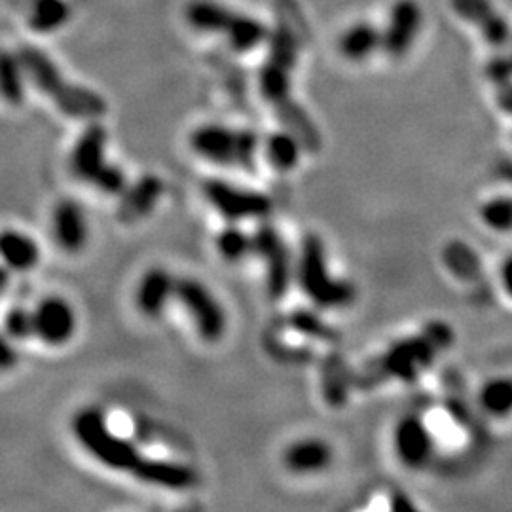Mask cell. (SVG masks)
Segmentation results:
<instances>
[{
    "mask_svg": "<svg viewBox=\"0 0 512 512\" xmlns=\"http://www.w3.org/2000/svg\"><path fill=\"white\" fill-rule=\"evenodd\" d=\"M73 433L82 448L99 463L112 471L129 473L148 486L184 492L198 484V473L190 465L139 454L133 442L118 437L110 429L107 418L97 408L80 410L74 416Z\"/></svg>",
    "mask_w": 512,
    "mask_h": 512,
    "instance_id": "obj_1",
    "label": "cell"
},
{
    "mask_svg": "<svg viewBox=\"0 0 512 512\" xmlns=\"http://www.w3.org/2000/svg\"><path fill=\"white\" fill-rule=\"evenodd\" d=\"M296 40L287 27H279L272 42L270 57L260 71V92L264 99L279 112L285 128L294 133L302 147L315 152L321 139L310 118L291 101V73L296 63Z\"/></svg>",
    "mask_w": 512,
    "mask_h": 512,
    "instance_id": "obj_2",
    "label": "cell"
},
{
    "mask_svg": "<svg viewBox=\"0 0 512 512\" xmlns=\"http://www.w3.org/2000/svg\"><path fill=\"white\" fill-rule=\"evenodd\" d=\"M19 63L23 73L37 86L38 92L50 97L63 114L76 120H95L107 112V103L99 93L67 82L54 61L38 48H21Z\"/></svg>",
    "mask_w": 512,
    "mask_h": 512,
    "instance_id": "obj_3",
    "label": "cell"
},
{
    "mask_svg": "<svg viewBox=\"0 0 512 512\" xmlns=\"http://www.w3.org/2000/svg\"><path fill=\"white\" fill-rule=\"evenodd\" d=\"M298 283L311 302L323 310H340L353 304L357 291L346 279H336L329 274L327 253L323 239L308 234L296 264Z\"/></svg>",
    "mask_w": 512,
    "mask_h": 512,
    "instance_id": "obj_4",
    "label": "cell"
},
{
    "mask_svg": "<svg viewBox=\"0 0 512 512\" xmlns=\"http://www.w3.org/2000/svg\"><path fill=\"white\" fill-rule=\"evenodd\" d=\"M190 147L207 162L222 167H236L243 171H255L260 141L255 131L249 129L205 124L192 131Z\"/></svg>",
    "mask_w": 512,
    "mask_h": 512,
    "instance_id": "obj_5",
    "label": "cell"
},
{
    "mask_svg": "<svg viewBox=\"0 0 512 512\" xmlns=\"http://www.w3.org/2000/svg\"><path fill=\"white\" fill-rule=\"evenodd\" d=\"M107 141V129L93 122L78 137L71 156V165L74 175L80 181L92 184L109 196H120L128 186V177L120 167L107 162Z\"/></svg>",
    "mask_w": 512,
    "mask_h": 512,
    "instance_id": "obj_6",
    "label": "cell"
},
{
    "mask_svg": "<svg viewBox=\"0 0 512 512\" xmlns=\"http://www.w3.org/2000/svg\"><path fill=\"white\" fill-rule=\"evenodd\" d=\"M175 298L188 311L198 336L209 344L219 342L228 327V319L219 298L207 289V285L192 277H181L177 279Z\"/></svg>",
    "mask_w": 512,
    "mask_h": 512,
    "instance_id": "obj_7",
    "label": "cell"
},
{
    "mask_svg": "<svg viewBox=\"0 0 512 512\" xmlns=\"http://www.w3.org/2000/svg\"><path fill=\"white\" fill-rule=\"evenodd\" d=\"M203 196L224 219L232 222L266 219L274 211V202L256 190H247L220 179H209L202 184Z\"/></svg>",
    "mask_w": 512,
    "mask_h": 512,
    "instance_id": "obj_8",
    "label": "cell"
},
{
    "mask_svg": "<svg viewBox=\"0 0 512 512\" xmlns=\"http://www.w3.org/2000/svg\"><path fill=\"white\" fill-rule=\"evenodd\" d=\"M253 255L266 264V287L270 296H285L293 281V256L274 226L262 224L253 234Z\"/></svg>",
    "mask_w": 512,
    "mask_h": 512,
    "instance_id": "obj_9",
    "label": "cell"
},
{
    "mask_svg": "<svg viewBox=\"0 0 512 512\" xmlns=\"http://www.w3.org/2000/svg\"><path fill=\"white\" fill-rule=\"evenodd\" d=\"M431 355V344L423 338H410L389 349L378 365L366 368L359 376V384L372 385L384 376L412 380L421 366L427 363Z\"/></svg>",
    "mask_w": 512,
    "mask_h": 512,
    "instance_id": "obj_10",
    "label": "cell"
},
{
    "mask_svg": "<svg viewBox=\"0 0 512 512\" xmlns=\"http://www.w3.org/2000/svg\"><path fill=\"white\" fill-rule=\"evenodd\" d=\"M393 448L408 469H423L435 456V439L420 416H404L395 425Z\"/></svg>",
    "mask_w": 512,
    "mask_h": 512,
    "instance_id": "obj_11",
    "label": "cell"
},
{
    "mask_svg": "<svg viewBox=\"0 0 512 512\" xmlns=\"http://www.w3.org/2000/svg\"><path fill=\"white\" fill-rule=\"evenodd\" d=\"M33 319L35 336L48 346H63L76 332L73 306L59 296H50L38 302L37 308L33 310Z\"/></svg>",
    "mask_w": 512,
    "mask_h": 512,
    "instance_id": "obj_12",
    "label": "cell"
},
{
    "mask_svg": "<svg viewBox=\"0 0 512 512\" xmlns=\"http://www.w3.org/2000/svg\"><path fill=\"white\" fill-rule=\"evenodd\" d=\"M420 4L416 0H397L391 8L387 29L382 33V48L391 57H403L421 29Z\"/></svg>",
    "mask_w": 512,
    "mask_h": 512,
    "instance_id": "obj_13",
    "label": "cell"
},
{
    "mask_svg": "<svg viewBox=\"0 0 512 512\" xmlns=\"http://www.w3.org/2000/svg\"><path fill=\"white\" fill-rule=\"evenodd\" d=\"M55 243L65 253H78L88 243V220L82 205L74 200H61L52 213Z\"/></svg>",
    "mask_w": 512,
    "mask_h": 512,
    "instance_id": "obj_14",
    "label": "cell"
},
{
    "mask_svg": "<svg viewBox=\"0 0 512 512\" xmlns=\"http://www.w3.org/2000/svg\"><path fill=\"white\" fill-rule=\"evenodd\" d=\"M177 277L164 268H152L141 277L135 291V306L148 319L162 317L171 298H175Z\"/></svg>",
    "mask_w": 512,
    "mask_h": 512,
    "instance_id": "obj_15",
    "label": "cell"
},
{
    "mask_svg": "<svg viewBox=\"0 0 512 512\" xmlns=\"http://www.w3.org/2000/svg\"><path fill=\"white\" fill-rule=\"evenodd\" d=\"M456 14L471 23H476L482 37L494 48H501L509 42L511 31L507 21L501 18L488 0H452Z\"/></svg>",
    "mask_w": 512,
    "mask_h": 512,
    "instance_id": "obj_16",
    "label": "cell"
},
{
    "mask_svg": "<svg viewBox=\"0 0 512 512\" xmlns=\"http://www.w3.org/2000/svg\"><path fill=\"white\" fill-rule=\"evenodd\" d=\"M164 194V183L160 177L147 175L141 181L126 186L120 194L122 202L118 207V219L124 224H133L137 220L145 219L150 215Z\"/></svg>",
    "mask_w": 512,
    "mask_h": 512,
    "instance_id": "obj_17",
    "label": "cell"
},
{
    "mask_svg": "<svg viewBox=\"0 0 512 512\" xmlns=\"http://www.w3.org/2000/svg\"><path fill=\"white\" fill-rule=\"evenodd\" d=\"M283 461L296 475L321 473L332 463V448L321 439L296 440L285 450Z\"/></svg>",
    "mask_w": 512,
    "mask_h": 512,
    "instance_id": "obj_18",
    "label": "cell"
},
{
    "mask_svg": "<svg viewBox=\"0 0 512 512\" xmlns=\"http://www.w3.org/2000/svg\"><path fill=\"white\" fill-rule=\"evenodd\" d=\"M0 260L10 272H31L40 260V247L37 241L18 232H0Z\"/></svg>",
    "mask_w": 512,
    "mask_h": 512,
    "instance_id": "obj_19",
    "label": "cell"
},
{
    "mask_svg": "<svg viewBox=\"0 0 512 512\" xmlns=\"http://www.w3.org/2000/svg\"><path fill=\"white\" fill-rule=\"evenodd\" d=\"M234 10L217 0H192L186 6V21L198 33H222L226 31Z\"/></svg>",
    "mask_w": 512,
    "mask_h": 512,
    "instance_id": "obj_20",
    "label": "cell"
},
{
    "mask_svg": "<svg viewBox=\"0 0 512 512\" xmlns=\"http://www.w3.org/2000/svg\"><path fill=\"white\" fill-rule=\"evenodd\" d=\"M224 37L228 38V44L236 52L245 54V52H253L258 46H262L270 38V31H268L266 23H262L260 19L234 12V16L224 31Z\"/></svg>",
    "mask_w": 512,
    "mask_h": 512,
    "instance_id": "obj_21",
    "label": "cell"
},
{
    "mask_svg": "<svg viewBox=\"0 0 512 512\" xmlns=\"http://www.w3.org/2000/svg\"><path fill=\"white\" fill-rule=\"evenodd\" d=\"M382 46V33L370 23H357L349 27L340 38V52L353 63L365 61Z\"/></svg>",
    "mask_w": 512,
    "mask_h": 512,
    "instance_id": "obj_22",
    "label": "cell"
},
{
    "mask_svg": "<svg viewBox=\"0 0 512 512\" xmlns=\"http://www.w3.org/2000/svg\"><path fill=\"white\" fill-rule=\"evenodd\" d=\"M302 148L304 147H302L300 139L289 129L275 131L264 143L266 160L270 162L275 171H281V173L293 171L294 167L300 162Z\"/></svg>",
    "mask_w": 512,
    "mask_h": 512,
    "instance_id": "obj_23",
    "label": "cell"
},
{
    "mask_svg": "<svg viewBox=\"0 0 512 512\" xmlns=\"http://www.w3.org/2000/svg\"><path fill=\"white\" fill-rule=\"evenodd\" d=\"M71 18V6L65 0H35L29 25L37 33H54Z\"/></svg>",
    "mask_w": 512,
    "mask_h": 512,
    "instance_id": "obj_24",
    "label": "cell"
},
{
    "mask_svg": "<svg viewBox=\"0 0 512 512\" xmlns=\"http://www.w3.org/2000/svg\"><path fill=\"white\" fill-rule=\"evenodd\" d=\"M480 406L492 418H507L512 414V380L494 378L480 389Z\"/></svg>",
    "mask_w": 512,
    "mask_h": 512,
    "instance_id": "obj_25",
    "label": "cell"
},
{
    "mask_svg": "<svg viewBox=\"0 0 512 512\" xmlns=\"http://www.w3.org/2000/svg\"><path fill=\"white\" fill-rule=\"evenodd\" d=\"M0 95L10 105H21L25 97L23 67L19 63V57L8 52H0Z\"/></svg>",
    "mask_w": 512,
    "mask_h": 512,
    "instance_id": "obj_26",
    "label": "cell"
},
{
    "mask_svg": "<svg viewBox=\"0 0 512 512\" xmlns=\"http://www.w3.org/2000/svg\"><path fill=\"white\" fill-rule=\"evenodd\" d=\"M217 249L226 262H241L253 255V236L243 232L239 226H228L217 238Z\"/></svg>",
    "mask_w": 512,
    "mask_h": 512,
    "instance_id": "obj_27",
    "label": "cell"
},
{
    "mask_svg": "<svg viewBox=\"0 0 512 512\" xmlns=\"http://www.w3.org/2000/svg\"><path fill=\"white\" fill-rule=\"evenodd\" d=\"M480 219L494 232H512V198L497 196L488 200L480 207Z\"/></svg>",
    "mask_w": 512,
    "mask_h": 512,
    "instance_id": "obj_28",
    "label": "cell"
},
{
    "mask_svg": "<svg viewBox=\"0 0 512 512\" xmlns=\"http://www.w3.org/2000/svg\"><path fill=\"white\" fill-rule=\"evenodd\" d=\"M346 372L344 365L338 357H330L329 363L325 366V395L329 399V403L342 404L346 399Z\"/></svg>",
    "mask_w": 512,
    "mask_h": 512,
    "instance_id": "obj_29",
    "label": "cell"
},
{
    "mask_svg": "<svg viewBox=\"0 0 512 512\" xmlns=\"http://www.w3.org/2000/svg\"><path fill=\"white\" fill-rule=\"evenodd\" d=\"M4 330L14 340H27V338L35 336L33 311L21 308V306L12 308L4 317Z\"/></svg>",
    "mask_w": 512,
    "mask_h": 512,
    "instance_id": "obj_30",
    "label": "cell"
},
{
    "mask_svg": "<svg viewBox=\"0 0 512 512\" xmlns=\"http://www.w3.org/2000/svg\"><path fill=\"white\" fill-rule=\"evenodd\" d=\"M291 325L294 329L300 330L302 334H308L317 340H336V332L330 329L329 325L313 315L311 311H294L291 317Z\"/></svg>",
    "mask_w": 512,
    "mask_h": 512,
    "instance_id": "obj_31",
    "label": "cell"
},
{
    "mask_svg": "<svg viewBox=\"0 0 512 512\" xmlns=\"http://www.w3.org/2000/svg\"><path fill=\"white\" fill-rule=\"evenodd\" d=\"M488 74L490 78L494 80L495 84H505L509 82L512 74V61L511 59H505V57H497L490 67H488Z\"/></svg>",
    "mask_w": 512,
    "mask_h": 512,
    "instance_id": "obj_32",
    "label": "cell"
},
{
    "mask_svg": "<svg viewBox=\"0 0 512 512\" xmlns=\"http://www.w3.org/2000/svg\"><path fill=\"white\" fill-rule=\"evenodd\" d=\"M18 365V351L12 348L8 338L0 334V370H10Z\"/></svg>",
    "mask_w": 512,
    "mask_h": 512,
    "instance_id": "obj_33",
    "label": "cell"
},
{
    "mask_svg": "<svg viewBox=\"0 0 512 512\" xmlns=\"http://www.w3.org/2000/svg\"><path fill=\"white\" fill-rule=\"evenodd\" d=\"M499 279H501V287L512 298V256L505 258L501 268H499Z\"/></svg>",
    "mask_w": 512,
    "mask_h": 512,
    "instance_id": "obj_34",
    "label": "cell"
},
{
    "mask_svg": "<svg viewBox=\"0 0 512 512\" xmlns=\"http://www.w3.org/2000/svg\"><path fill=\"white\" fill-rule=\"evenodd\" d=\"M10 287V270L2 264L0 266V294Z\"/></svg>",
    "mask_w": 512,
    "mask_h": 512,
    "instance_id": "obj_35",
    "label": "cell"
},
{
    "mask_svg": "<svg viewBox=\"0 0 512 512\" xmlns=\"http://www.w3.org/2000/svg\"><path fill=\"white\" fill-rule=\"evenodd\" d=\"M511 61H512V57H511Z\"/></svg>",
    "mask_w": 512,
    "mask_h": 512,
    "instance_id": "obj_36",
    "label": "cell"
}]
</instances>
